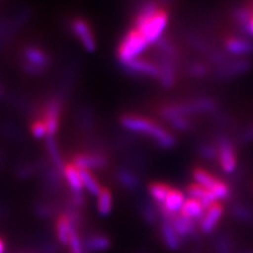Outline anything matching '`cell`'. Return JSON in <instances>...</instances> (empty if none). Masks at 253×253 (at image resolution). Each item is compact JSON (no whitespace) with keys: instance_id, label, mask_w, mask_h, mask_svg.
Listing matches in <instances>:
<instances>
[{"instance_id":"cell-44","label":"cell","mask_w":253,"mask_h":253,"mask_svg":"<svg viewBox=\"0 0 253 253\" xmlns=\"http://www.w3.org/2000/svg\"><path fill=\"white\" fill-rule=\"evenodd\" d=\"M37 213L41 217H50L53 214V209L48 205H39L37 208Z\"/></svg>"},{"instance_id":"cell-52","label":"cell","mask_w":253,"mask_h":253,"mask_svg":"<svg viewBox=\"0 0 253 253\" xmlns=\"http://www.w3.org/2000/svg\"><path fill=\"white\" fill-rule=\"evenodd\" d=\"M252 1H253V0H252Z\"/></svg>"},{"instance_id":"cell-6","label":"cell","mask_w":253,"mask_h":253,"mask_svg":"<svg viewBox=\"0 0 253 253\" xmlns=\"http://www.w3.org/2000/svg\"><path fill=\"white\" fill-rule=\"evenodd\" d=\"M62 103L58 97L49 99L45 103L41 113V120L45 123L47 129V136H56L60 128V120H61Z\"/></svg>"},{"instance_id":"cell-21","label":"cell","mask_w":253,"mask_h":253,"mask_svg":"<svg viewBox=\"0 0 253 253\" xmlns=\"http://www.w3.org/2000/svg\"><path fill=\"white\" fill-rule=\"evenodd\" d=\"M112 245L110 239L107 236L100 235H89L84 239V246L87 253H100L107 251Z\"/></svg>"},{"instance_id":"cell-31","label":"cell","mask_w":253,"mask_h":253,"mask_svg":"<svg viewBox=\"0 0 253 253\" xmlns=\"http://www.w3.org/2000/svg\"><path fill=\"white\" fill-rule=\"evenodd\" d=\"M140 210L141 216L145 223L149 224V225H155L157 223L160 214H158L156 205L153 202L148 201V199H143L140 204Z\"/></svg>"},{"instance_id":"cell-36","label":"cell","mask_w":253,"mask_h":253,"mask_svg":"<svg viewBox=\"0 0 253 253\" xmlns=\"http://www.w3.org/2000/svg\"><path fill=\"white\" fill-rule=\"evenodd\" d=\"M67 246L69 248V253H87L84 246V240L81 239L80 235H79L78 227L75 225H73L72 227Z\"/></svg>"},{"instance_id":"cell-50","label":"cell","mask_w":253,"mask_h":253,"mask_svg":"<svg viewBox=\"0 0 253 253\" xmlns=\"http://www.w3.org/2000/svg\"><path fill=\"white\" fill-rule=\"evenodd\" d=\"M0 94H1V88H0Z\"/></svg>"},{"instance_id":"cell-2","label":"cell","mask_w":253,"mask_h":253,"mask_svg":"<svg viewBox=\"0 0 253 253\" xmlns=\"http://www.w3.org/2000/svg\"><path fill=\"white\" fill-rule=\"evenodd\" d=\"M149 47V42L138 31L131 28L125 34L118 47V60L121 66L137 59Z\"/></svg>"},{"instance_id":"cell-46","label":"cell","mask_w":253,"mask_h":253,"mask_svg":"<svg viewBox=\"0 0 253 253\" xmlns=\"http://www.w3.org/2000/svg\"><path fill=\"white\" fill-rule=\"evenodd\" d=\"M250 38H252L253 39V14H252L251 23H250Z\"/></svg>"},{"instance_id":"cell-19","label":"cell","mask_w":253,"mask_h":253,"mask_svg":"<svg viewBox=\"0 0 253 253\" xmlns=\"http://www.w3.org/2000/svg\"><path fill=\"white\" fill-rule=\"evenodd\" d=\"M45 144L48 157L52 162V168H54L56 171L62 173L63 168L66 166L65 160H63L61 151H60L58 141H56L55 136H47L45 138Z\"/></svg>"},{"instance_id":"cell-24","label":"cell","mask_w":253,"mask_h":253,"mask_svg":"<svg viewBox=\"0 0 253 253\" xmlns=\"http://www.w3.org/2000/svg\"><path fill=\"white\" fill-rule=\"evenodd\" d=\"M252 19V9L244 6H239L233 11V20L237 24L238 30L250 38V23Z\"/></svg>"},{"instance_id":"cell-22","label":"cell","mask_w":253,"mask_h":253,"mask_svg":"<svg viewBox=\"0 0 253 253\" xmlns=\"http://www.w3.org/2000/svg\"><path fill=\"white\" fill-rule=\"evenodd\" d=\"M205 212H207V210L202 207V204L199 203L198 201H196V199H192V198H188L185 199L181 212L179 213L186 218H190V219L196 221V223H197V221L201 223Z\"/></svg>"},{"instance_id":"cell-37","label":"cell","mask_w":253,"mask_h":253,"mask_svg":"<svg viewBox=\"0 0 253 253\" xmlns=\"http://www.w3.org/2000/svg\"><path fill=\"white\" fill-rule=\"evenodd\" d=\"M197 153L199 156L207 161H214L218 158L216 145L208 143V142H199L197 144Z\"/></svg>"},{"instance_id":"cell-38","label":"cell","mask_w":253,"mask_h":253,"mask_svg":"<svg viewBox=\"0 0 253 253\" xmlns=\"http://www.w3.org/2000/svg\"><path fill=\"white\" fill-rule=\"evenodd\" d=\"M210 191L214 195V197L217 198V201H219V199H227L231 195L230 186L227 185V183L223 181H218L217 184L214 185Z\"/></svg>"},{"instance_id":"cell-25","label":"cell","mask_w":253,"mask_h":253,"mask_svg":"<svg viewBox=\"0 0 253 253\" xmlns=\"http://www.w3.org/2000/svg\"><path fill=\"white\" fill-rule=\"evenodd\" d=\"M235 239L229 233H218L212 240L213 253H235Z\"/></svg>"},{"instance_id":"cell-14","label":"cell","mask_w":253,"mask_h":253,"mask_svg":"<svg viewBox=\"0 0 253 253\" xmlns=\"http://www.w3.org/2000/svg\"><path fill=\"white\" fill-rule=\"evenodd\" d=\"M225 50L232 56H245L253 54V40L250 38H230L225 41Z\"/></svg>"},{"instance_id":"cell-8","label":"cell","mask_w":253,"mask_h":253,"mask_svg":"<svg viewBox=\"0 0 253 253\" xmlns=\"http://www.w3.org/2000/svg\"><path fill=\"white\" fill-rule=\"evenodd\" d=\"M122 68L132 77H148L157 79V80L160 78V67L156 62L151 60L137 58L123 65Z\"/></svg>"},{"instance_id":"cell-5","label":"cell","mask_w":253,"mask_h":253,"mask_svg":"<svg viewBox=\"0 0 253 253\" xmlns=\"http://www.w3.org/2000/svg\"><path fill=\"white\" fill-rule=\"evenodd\" d=\"M69 28H71L72 33L77 38L80 45L82 46L86 52L94 53L97 48L96 38L93 32V28L86 19L84 18H74L72 19L69 23Z\"/></svg>"},{"instance_id":"cell-12","label":"cell","mask_w":253,"mask_h":253,"mask_svg":"<svg viewBox=\"0 0 253 253\" xmlns=\"http://www.w3.org/2000/svg\"><path fill=\"white\" fill-rule=\"evenodd\" d=\"M195 114L196 112L191 101L184 103L167 104V106H164L160 109L161 118L164 119L168 122L179 118H190V116L195 115Z\"/></svg>"},{"instance_id":"cell-27","label":"cell","mask_w":253,"mask_h":253,"mask_svg":"<svg viewBox=\"0 0 253 253\" xmlns=\"http://www.w3.org/2000/svg\"><path fill=\"white\" fill-rule=\"evenodd\" d=\"M79 172H80V177H81V181H82V185H84V189L86 190L89 195L95 196V197H96V196L100 194V191L103 188V186L100 184L99 179L95 177L93 171H89V170L79 169Z\"/></svg>"},{"instance_id":"cell-49","label":"cell","mask_w":253,"mask_h":253,"mask_svg":"<svg viewBox=\"0 0 253 253\" xmlns=\"http://www.w3.org/2000/svg\"><path fill=\"white\" fill-rule=\"evenodd\" d=\"M251 9H252V14H253V6H252V8H251Z\"/></svg>"},{"instance_id":"cell-26","label":"cell","mask_w":253,"mask_h":253,"mask_svg":"<svg viewBox=\"0 0 253 253\" xmlns=\"http://www.w3.org/2000/svg\"><path fill=\"white\" fill-rule=\"evenodd\" d=\"M96 209L97 212L100 216L107 217L112 213L113 211V205H114V199L113 194L108 188H102L100 191V194L96 196Z\"/></svg>"},{"instance_id":"cell-11","label":"cell","mask_w":253,"mask_h":253,"mask_svg":"<svg viewBox=\"0 0 253 253\" xmlns=\"http://www.w3.org/2000/svg\"><path fill=\"white\" fill-rule=\"evenodd\" d=\"M155 62L160 67L158 81H160L161 86L167 89L172 88L175 86L177 79V60L158 54Z\"/></svg>"},{"instance_id":"cell-28","label":"cell","mask_w":253,"mask_h":253,"mask_svg":"<svg viewBox=\"0 0 253 253\" xmlns=\"http://www.w3.org/2000/svg\"><path fill=\"white\" fill-rule=\"evenodd\" d=\"M171 186L161 182H153L148 185V194L150 198L153 199L154 203L163 204L166 201L169 192L171 191Z\"/></svg>"},{"instance_id":"cell-48","label":"cell","mask_w":253,"mask_h":253,"mask_svg":"<svg viewBox=\"0 0 253 253\" xmlns=\"http://www.w3.org/2000/svg\"><path fill=\"white\" fill-rule=\"evenodd\" d=\"M244 253H253V251H246V252H244Z\"/></svg>"},{"instance_id":"cell-23","label":"cell","mask_w":253,"mask_h":253,"mask_svg":"<svg viewBox=\"0 0 253 253\" xmlns=\"http://www.w3.org/2000/svg\"><path fill=\"white\" fill-rule=\"evenodd\" d=\"M74 224L72 223L67 214H60L55 220V235L56 239L61 245H68L69 236H71L72 227Z\"/></svg>"},{"instance_id":"cell-1","label":"cell","mask_w":253,"mask_h":253,"mask_svg":"<svg viewBox=\"0 0 253 253\" xmlns=\"http://www.w3.org/2000/svg\"><path fill=\"white\" fill-rule=\"evenodd\" d=\"M119 122L126 130L151 137L155 143L163 149H171L177 143L175 136L167 131L162 126L143 116L125 114L120 118Z\"/></svg>"},{"instance_id":"cell-40","label":"cell","mask_w":253,"mask_h":253,"mask_svg":"<svg viewBox=\"0 0 253 253\" xmlns=\"http://www.w3.org/2000/svg\"><path fill=\"white\" fill-rule=\"evenodd\" d=\"M169 123L177 131H190L194 128V122L190 120V118H179L172 120Z\"/></svg>"},{"instance_id":"cell-29","label":"cell","mask_w":253,"mask_h":253,"mask_svg":"<svg viewBox=\"0 0 253 253\" xmlns=\"http://www.w3.org/2000/svg\"><path fill=\"white\" fill-rule=\"evenodd\" d=\"M192 178L196 184L203 186V188L211 190L214 185L217 184V182L219 179H217L213 175H211L210 172H208L207 170L202 169V168H196L192 171Z\"/></svg>"},{"instance_id":"cell-35","label":"cell","mask_w":253,"mask_h":253,"mask_svg":"<svg viewBox=\"0 0 253 253\" xmlns=\"http://www.w3.org/2000/svg\"><path fill=\"white\" fill-rule=\"evenodd\" d=\"M207 58H208V61L210 65H212L216 68H218V67H221V66H224L225 63L230 62L231 60H233L235 56L229 54L226 50L212 49L210 53H209V55L207 56Z\"/></svg>"},{"instance_id":"cell-13","label":"cell","mask_w":253,"mask_h":253,"mask_svg":"<svg viewBox=\"0 0 253 253\" xmlns=\"http://www.w3.org/2000/svg\"><path fill=\"white\" fill-rule=\"evenodd\" d=\"M224 208L220 203L213 204L212 207H210L205 212L203 219L199 223V231H201L203 235H210L212 233L219 223L221 216H223Z\"/></svg>"},{"instance_id":"cell-39","label":"cell","mask_w":253,"mask_h":253,"mask_svg":"<svg viewBox=\"0 0 253 253\" xmlns=\"http://www.w3.org/2000/svg\"><path fill=\"white\" fill-rule=\"evenodd\" d=\"M30 130H31L32 136H33L34 138H38V140H40V138H46L47 137L46 126L40 118L36 120V121H34L33 123H32Z\"/></svg>"},{"instance_id":"cell-9","label":"cell","mask_w":253,"mask_h":253,"mask_svg":"<svg viewBox=\"0 0 253 253\" xmlns=\"http://www.w3.org/2000/svg\"><path fill=\"white\" fill-rule=\"evenodd\" d=\"M171 223L173 230L176 231V233L178 235L179 238L182 239V242H185L188 239H199V227L197 226V223L194 221L190 218H186L182 216L181 213H176L168 219Z\"/></svg>"},{"instance_id":"cell-7","label":"cell","mask_w":253,"mask_h":253,"mask_svg":"<svg viewBox=\"0 0 253 253\" xmlns=\"http://www.w3.org/2000/svg\"><path fill=\"white\" fill-rule=\"evenodd\" d=\"M251 67L252 63L250 60L244 58H236L231 60L230 62L225 63L224 66H221V67L216 68V71L213 73V78L217 81H227L246 74Z\"/></svg>"},{"instance_id":"cell-20","label":"cell","mask_w":253,"mask_h":253,"mask_svg":"<svg viewBox=\"0 0 253 253\" xmlns=\"http://www.w3.org/2000/svg\"><path fill=\"white\" fill-rule=\"evenodd\" d=\"M161 233H162V238L167 249L170 251H177L181 249L183 244L182 239L179 238L176 231L168 219H161Z\"/></svg>"},{"instance_id":"cell-18","label":"cell","mask_w":253,"mask_h":253,"mask_svg":"<svg viewBox=\"0 0 253 253\" xmlns=\"http://www.w3.org/2000/svg\"><path fill=\"white\" fill-rule=\"evenodd\" d=\"M116 181L123 189L129 191H137L141 188V179L131 169L128 168H119L115 171Z\"/></svg>"},{"instance_id":"cell-4","label":"cell","mask_w":253,"mask_h":253,"mask_svg":"<svg viewBox=\"0 0 253 253\" xmlns=\"http://www.w3.org/2000/svg\"><path fill=\"white\" fill-rule=\"evenodd\" d=\"M216 148L218 151V163L225 173H232L237 169V156L235 141L226 134L216 136Z\"/></svg>"},{"instance_id":"cell-34","label":"cell","mask_w":253,"mask_h":253,"mask_svg":"<svg viewBox=\"0 0 253 253\" xmlns=\"http://www.w3.org/2000/svg\"><path fill=\"white\" fill-rule=\"evenodd\" d=\"M210 73V68L207 63L201 61H192L186 66V74L192 79H204Z\"/></svg>"},{"instance_id":"cell-41","label":"cell","mask_w":253,"mask_h":253,"mask_svg":"<svg viewBox=\"0 0 253 253\" xmlns=\"http://www.w3.org/2000/svg\"><path fill=\"white\" fill-rule=\"evenodd\" d=\"M21 69H23L26 74L33 75V77H39V75H42L43 73L46 72L45 68H41L39 66L32 65V63H28L25 61L21 62Z\"/></svg>"},{"instance_id":"cell-32","label":"cell","mask_w":253,"mask_h":253,"mask_svg":"<svg viewBox=\"0 0 253 253\" xmlns=\"http://www.w3.org/2000/svg\"><path fill=\"white\" fill-rule=\"evenodd\" d=\"M185 39L188 41L189 45L194 49L197 50L198 53H201V54H204L208 56L209 53L212 50L210 48V45L208 43V41L205 40L204 38L198 36L197 33H195V32H189V33L186 34Z\"/></svg>"},{"instance_id":"cell-16","label":"cell","mask_w":253,"mask_h":253,"mask_svg":"<svg viewBox=\"0 0 253 253\" xmlns=\"http://www.w3.org/2000/svg\"><path fill=\"white\" fill-rule=\"evenodd\" d=\"M186 195L189 196V198L196 199L199 203L202 204L205 210H208L209 208L212 207L213 204L217 203V198L214 197V195L210 190L203 188V186L198 184H191L186 188Z\"/></svg>"},{"instance_id":"cell-17","label":"cell","mask_w":253,"mask_h":253,"mask_svg":"<svg viewBox=\"0 0 253 253\" xmlns=\"http://www.w3.org/2000/svg\"><path fill=\"white\" fill-rule=\"evenodd\" d=\"M62 177L67 183L71 194H82L84 191L79 169L72 162L66 163L65 168H63Z\"/></svg>"},{"instance_id":"cell-47","label":"cell","mask_w":253,"mask_h":253,"mask_svg":"<svg viewBox=\"0 0 253 253\" xmlns=\"http://www.w3.org/2000/svg\"><path fill=\"white\" fill-rule=\"evenodd\" d=\"M0 253H5V244L1 239H0Z\"/></svg>"},{"instance_id":"cell-10","label":"cell","mask_w":253,"mask_h":253,"mask_svg":"<svg viewBox=\"0 0 253 253\" xmlns=\"http://www.w3.org/2000/svg\"><path fill=\"white\" fill-rule=\"evenodd\" d=\"M71 162L78 169H86L93 171V170L106 168L108 166L109 160L102 153H79L73 156Z\"/></svg>"},{"instance_id":"cell-15","label":"cell","mask_w":253,"mask_h":253,"mask_svg":"<svg viewBox=\"0 0 253 253\" xmlns=\"http://www.w3.org/2000/svg\"><path fill=\"white\" fill-rule=\"evenodd\" d=\"M23 61L32 63V65L39 66L41 68L47 69L50 65V58L45 50L39 48L38 46L28 45L21 50Z\"/></svg>"},{"instance_id":"cell-45","label":"cell","mask_w":253,"mask_h":253,"mask_svg":"<svg viewBox=\"0 0 253 253\" xmlns=\"http://www.w3.org/2000/svg\"><path fill=\"white\" fill-rule=\"evenodd\" d=\"M33 171V168L31 167H25L23 169H20V176L21 177H27L31 175V172Z\"/></svg>"},{"instance_id":"cell-43","label":"cell","mask_w":253,"mask_h":253,"mask_svg":"<svg viewBox=\"0 0 253 253\" xmlns=\"http://www.w3.org/2000/svg\"><path fill=\"white\" fill-rule=\"evenodd\" d=\"M253 141V125H251L245 129L240 135V142L242 143H250Z\"/></svg>"},{"instance_id":"cell-33","label":"cell","mask_w":253,"mask_h":253,"mask_svg":"<svg viewBox=\"0 0 253 253\" xmlns=\"http://www.w3.org/2000/svg\"><path fill=\"white\" fill-rule=\"evenodd\" d=\"M232 216L243 223L253 224V211L242 203L233 204L230 209Z\"/></svg>"},{"instance_id":"cell-30","label":"cell","mask_w":253,"mask_h":253,"mask_svg":"<svg viewBox=\"0 0 253 253\" xmlns=\"http://www.w3.org/2000/svg\"><path fill=\"white\" fill-rule=\"evenodd\" d=\"M154 45L158 50V54L168 56V58H171L175 60L178 58V49H177V47L173 45L172 41L168 37H161Z\"/></svg>"},{"instance_id":"cell-3","label":"cell","mask_w":253,"mask_h":253,"mask_svg":"<svg viewBox=\"0 0 253 253\" xmlns=\"http://www.w3.org/2000/svg\"><path fill=\"white\" fill-rule=\"evenodd\" d=\"M168 23H169V14L166 9L161 8L156 14L147 20L134 24L132 28L140 32L144 39L149 42V45H154L161 37H163Z\"/></svg>"},{"instance_id":"cell-51","label":"cell","mask_w":253,"mask_h":253,"mask_svg":"<svg viewBox=\"0 0 253 253\" xmlns=\"http://www.w3.org/2000/svg\"><path fill=\"white\" fill-rule=\"evenodd\" d=\"M191 253H198V252H191Z\"/></svg>"},{"instance_id":"cell-42","label":"cell","mask_w":253,"mask_h":253,"mask_svg":"<svg viewBox=\"0 0 253 253\" xmlns=\"http://www.w3.org/2000/svg\"><path fill=\"white\" fill-rule=\"evenodd\" d=\"M71 203L73 208H81L86 204V196L82 194H71Z\"/></svg>"}]
</instances>
